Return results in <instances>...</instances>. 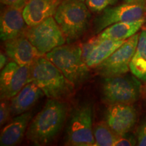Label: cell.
I'll use <instances>...</instances> for the list:
<instances>
[{
    "instance_id": "cell-25",
    "label": "cell",
    "mask_w": 146,
    "mask_h": 146,
    "mask_svg": "<svg viewBox=\"0 0 146 146\" xmlns=\"http://www.w3.org/2000/svg\"><path fill=\"white\" fill-rule=\"evenodd\" d=\"M136 141L132 137L128 136L127 134L123 136H118L114 145L116 146H125V145H136Z\"/></svg>"
},
{
    "instance_id": "cell-16",
    "label": "cell",
    "mask_w": 146,
    "mask_h": 146,
    "mask_svg": "<svg viewBox=\"0 0 146 146\" xmlns=\"http://www.w3.org/2000/svg\"><path fill=\"white\" fill-rule=\"evenodd\" d=\"M44 95L33 82L27 83L10 101L11 115L17 116L29 110Z\"/></svg>"
},
{
    "instance_id": "cell-3",
    "label": "cell",
    "mask_w": 146,
    "mask_h": 146,
    "mask_svg": "<svg viewBox=\"0 0 146 146\" xmlns=\"http://www.w3.org/2000/svg\"><path fill=\"white\" fill-rule=\"evenodd\" d=\"M54 18L64 35L66 43H72L89 29L91 14L83 1L62 0L56 9Z\"/></svg>"
},
{
    "instance_id": "cell-4",
    "label": "cell",
    "mask_w": 146,
    "mask_h": 146,
    "mask_svg": "<svg viewBox=\"0 0 146 146\" xmlns=\"http://www.w3.org/2000/svg\"><path fill=\"white\" fill-rule=\"evenodd\" d=\"M74 86L84 83L89 76V68L83 58L81 44L68 43L45 55Z\"/></svg>"
},
{
    "instance_id": "cell-12",
    "label": "cell",
    "mask_w": 146,
    "mask_h": 146,
    "mask_svg": "<svg viewBox=\"0 0 146 146\" xmlns=\"http://www.w3.org/2000/svg\"><path fill=\"white\" fill-rule=\"evenodd\" d=\"M28 28L23 16V8L8 6L1 11L0 37L3 42L25 35Z\"/></svg>"
},
{
    "instance_id": "cell-7",
    "label": "cell",
    "mask_w": 146,
    "mask_h": 146,
    "mask_svg": "<svg viewBox=\"0 0 146 146\" xmlns=\"http://www.w3.org/2000/svg\"><path fill=\"white\" fill-rule=\"evenodd\" d=\"M24 35L41 56L66 42L64 35L53 16L35 26L28 27Z\"/></svg>"
},
{
    "instance_id": "cell-14",
    "label": "cell",
    "mask_w": 146,
    "mask_h": 146,
    "mask_svg": "<svg viewBox=\"0 0 146 146\" xmlns=\"http://www.w3.org/2000/svg\"><path fill=\"white\" fill-rule=\"evenodd\" d=\"M32 115L31 112L17 115L3 127L0 135V145L14 146L21 143L28 129Z\"/></svg>"
},
{
    "instance_id": "cell-17",
    "label": "cell",
    "mask_w": 146,
    "mask_h": 146,
    "mask_svg": "<svg viewBox=\"0 0 146 146\" xmlns=\"http://www.w3.org/2000/svg\"><path fill=\"white\" fill-rule=\"evenodd\" d=\"M145 18L135 21L121 22L108 27L98 35L101 40L111 39L114 41H125L134 35L141 28Z\"/></svg>"
},
{
    "instance_id": "cell-18",
    "label": "cell",
    "mask_w": 146,
    "mask_h": 146,
    "mask_svg": "<svg viewBox=\"0 0 146 146\" xmlns=\"http://www.w3.org/2000/svg\"><path fill=\"white\" fill-rule=\"evenodd\" d=\"M125 41H114L111 39L100 40L99 43L85 58V62L89 68H95L110 56L118 47L125 43Z\"/></svg>"
},
{
    "instance_id": "cell-1",
    "label": "cell",
    "mask_w": 146,
    "mask_h": 146,
    "mask_svg": "<svg viewBox=\"0 0 146 146\" xmlns=\"http://www.w3.org/2000/svg\"><path fill=\"white\" fill-rule=\"evenodd\" d=\"M66 114L65 103L49 99L41 110L31 120L26 132L27 139L39 146L51 143L62 128Z\"/></svg>"
},
{
    "instance_id": "cell-19",
    "label": "cell",
    "mask_w": 146,
    "mask_h": 146,
    "mask_svg": "<svg viewBox=\"0 0 146 146\" xmlns=\"http://www.w3.org/2000/svg\"><path fill=\"white\" fill-rule=\"evenodd\" d=\"M129 68L137 78L146 81V28L139 33L137 46L129 64Z\"/></svg>"
},
{
    "instance_id": "cell-27",
    "label": "cell",
    "mask_w": 146,
    "mask_h": 146,
    "mask_svg": "<svg viewBox=\"0 0 146 146\" xmlns=\"http://www.w3.org/2000/svg\"><path fill=\"white\" fill-rule=\"evenodd\" d=\"M0 59H1V61H0V68H1V69H2L3 67H4L7 64H6L7 57L3 54L2 52H1V55H0Z\"/></svg>"
},
{
    "instance_id": "cell-15",
    "label": "cell",
    "mask_w": 146,
    "mask_h": 146,
    "mask_svg": "<svg viewBox=\"0 0 146 146\" xmlns=\"http://www.w3.org/2000/svg\"><path fill=\"white\" fill-rule=\"evenodd\" d=\"M60 2V0H29L23 8L27 26H35L54 16Z\"/></svg>"
},
{
    "instance_id": "cell-11",
    "label": "cell",
    "mask_w": 146,
    "mask_h": 146,
    "mask_svg": "<svg viewBox=\"0 0 146 146\" xmlns=\"http://www.w3.org/2000/svg\"><path fill=\"white\" fill-rule=\"evenodd\" d=\"M136 121L137 111L131 104H111L105 114V122L118 136L127 134Z\"/></svg>"
},
{
    "instance_id": "cell-29",
    "label": "cell",
    "mask_w": 146,
    "mask_h": 146,
    "mask_svg": "<svg viewBox=\"0 0 146 146\" xmlns=\"http://www.w3.org/2000/svg\"><path fill=\"white\" fill-rule=\"evenodd\" d=\"M80 1H85V0H80Z\"/></svg>"
},
{
    "instance_id": "cell-20",
    "label": "cell",
    "mask_w": 146,
    "mask_h": 146,
    "mask_svg": "<svg viewBox=\"0 0 146 146\" xmlns=\"http://www.w3.org/2000/svg\"><path fill=\"white\" fill-rule=\"evenodd\" d=\"M94 136L96 146H113L118 137L106 122L94 126Z\"/></svg>"
},
{
    "instance_id": "cell-10",
    "label": "cell",
    "mask_w": 146,
    "mask_h": 146,
    "mask_svg": "<svg viewBox=\"0 0 146 146\" xmlns=\"http://www.w3.org/2000/svg\"><path fill=\"white\" fill-rule=\"evenodd\" d=\"M31 66H21L15 62H9L1 69L0 76L1 100H10L30 83Z\"/></svg>"
},
{
    "instance_id": "cell-22",
    "label": "cell",
    "mask_w": 146,
    "mask_h": 146,
    "mask_svg": "<svg viewBox=\"0 0 146 146\" xmlns=\"http://www.w3.org/2000/svg\"><path fill=\"white\" fill-rule=\"evenodd\" d=\"M11 115L10 102L9 100H1L0 105V125L2 127L8 121Z\"/></svg>"
},
{
    "instance_id": "cell-2",
    "label": "cell",
    "mask_w": 146,
    "mask_h": 146,
    "mask_svg": "<svg viewBox=\"0 0 146 146\" xmlns=\"http://www.w3.org/2000/svg\"><path fill=\"white\" fill-rule=\"evenodd\" d=\"M30 82L37 85L49 99L64 100L74 92V85L54 64L43 56L31 65Z\"/></svg>"
},
{
    "instance_id": "cell-6",
    "label": "cell",
    "mask_w": 146,
    "mask_h": 146,
    "mask_svg": "<svg viewBox=\"0 0 146 146\" xmlns=\"http://www.w3.org/2000/svg\"><path fill=\"white\" fill-rule=\"evenodd\" d=\"M140 84L134 76L119 75L106 77L102 85V100L109 105L131 104L139 99Z\"/></svg>"
},
{
    "instance_id": "cell-13",
    "label": "cell",
    "mask_w": 146,
    "mask_h": 146,
    "mask_svg": "<svg viewBox=\"0 0 146 146\" xmlns=\"http://www.w3.org/2000/svg\"><path fill=\"white\" fill-rule=\"evenodd\" d=\"M5 54L21 66H31L42 56L25 35L4 41Z\"/></svg>"
},
{
    "instance_id": "cell-26",
    "label": "cell",
    "mask_w": 146,
    "mask_h": 146,
    "mask_svg": "<svg viewBox=\"0 0 146 146\" xmlns=\"http://www.w3.org/2000/svg\"><path fill=\"white\" fill-rule=\"evenodd\" d=\"M1 1L5 5L19 8H24L27 4V0H1Z\"/></svg>"
},
{
    "instance_id": "cell-9",
    "label": "cell",
    "mask_w": 146,
    "mask_h": 146,
    "mask_svg": "<svg viewBox=\"0 0 146 146\" xmlns=\"http://www.w3.org/2000/svg\"><path fill=\"white\" fill-rule=\"evenodd\" d=\"M139 37V34L136 33L126 40L110 56L95 67L96 72L106 78L123 75L129 72V64L136 51Z\"/></svg>"
},
{
    "instance_id": "cell-8",
    "label": "cell",
    "mask_w": 146,
    "mask_h": 146,
    "mask_svg": "<svg viewBox=\"0 0 146 146\" xmlns=\"http://www.w3.org/2000/svg\"><path fill=\"white\" fill-rule=\"evenodd\" d=\"M146 2L143 0L108 7L94 21V31L99 34L106 27L121 22L135 21L145 18Z\"/></svg>"
},
{
    "instance_id": "cell-21",
    "label": "cell",
    "mask_w": 146,
    "mask_h": 146,
    "mask_svg": "<svg viewBox=\"0 0 146 146\" xmlns=\"http://www.w3.org/2000/svg\"><path fill=\"white\" fill-rule=\"evenodd\" d=\"M118 0H85V4L93 12H102L108 7L116 4Z\"/></svg>"
},
{
    "instance_id": "cell-28",
    "label": "cell",
    "mask_w": 146,
    "mask_h": 146,
    "mask_svg": "<svg viewBox=\"0 0 146 146\" xmlns=\"http://www.w3.org/2000/svg\"><path fill=\"white\" fill-rule=\"evenodd\" d=\"M126 2H135V1H140V0H125Z\"/></svg>"
},
{
    "instance_id": "cell-24",
    "label": "cell",
    "mask_w": 146,
    "mask_h": 146,
    "mask_svg": "<svg viewBox=\"0 0 146 146\" xmlns=\"http://www.w3.org/2000/svg\"><path fill=\"white\" fill-rule=\"evenodd\" d=\"M137 145L146 146V119L142 122L137 129Z\"/></svg>"
},
{
    "instance_id": "cell-23",
    "label": "cell",
    "mask_w": 146,
    "mask_h": 146,
    "mask_svg": "<svg viewBox=\"0 0 146 146\" xmlns=\"http://www.w3.org/2000/svg\"><path fill=\"white\" fill-rule=\"evenodd\" d=\"M100 39L98 36L97 35L94 37L91 38L89 41H87L85 43L81 44V48H82V55H83V58L85 60V58H87V56H88V54L90 53L91 50H93V48L98 44V43L100 41Z\"/></svg>"
},
{
    "instance_id": "cell-5",
    "label": "cell",
    "mask_w": 146,
    "mask_h": 146,
    "mask_svg": "<svg viewBox=\"0 0 146 146\" xmlns=\"http://www.w3.org/2000/svg\"><path fill=\"white\" fill-rule=\"evenodd\" d=\"M68 145L94 146L93 107L84 103L76 107L70 115L66 130Z\"/></svg>"
}]
</instances>
